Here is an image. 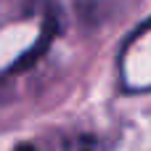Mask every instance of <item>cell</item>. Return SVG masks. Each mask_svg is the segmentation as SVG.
Listing matches in <instances>:
<instances>
[{
  "label": "cell",
  "mask_w": 151,
  "mask_h": 151,
  "mask_svg": "<svg viewBox=\"0 0 151 151\" xmlns=\"http://www.w3.org/2000/svg\"><path fill=\"white\" fill-rule=\"evenodd\" d=\"M53 32H56V29L50 27V29H48V32H45V35H42V37H40V40L35 42V48H32L29 53H24V56H21V58H19V61L13 64V72H19V69H27V66H29L32 61H37V58H40V56H42V53L48 50V45H50V37H53Z\"/></svg>",
  "instance_id": "6da1fadb"
},
{
  "label": "cell",
  "mask_w": 151,
  "mask_h": 151,
  "mask_svg": "<svg viewBox=\"0 0 151 151\" xmlns=\"http://www.w3.org/2000/svg\"><path fill=\"white\" fill-rule=\"evenodd\" d=\"M13 151H35V146H29V143H19Z\"/></svg>",
  "instance_id": "3957f363"
},
{
  "label": "cell",
  "mask_w": 151,
  "mask_h": 151,
  "mask_svg": "<svg viewBox=\"0 0 151 151\" xmlns=\"http://www.w3.org/2000/svg\"><path fill=\"white\" fill-rule=\"evenodd\" d=\"M64 151H96V138L90 135H74L64 143Z\"/></svg>",
  "instance_id": "7a4b0ae2"
}]
</instances>
